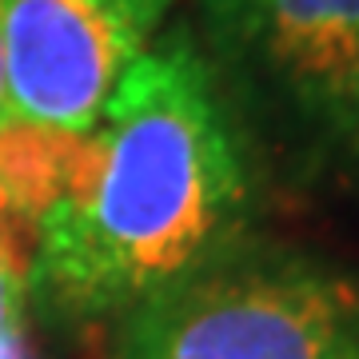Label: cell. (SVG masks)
Masks as SVG:
<instances>
[{"label": "cell", "mask_w": 359, "mask_h": 359, "mask_svg": "<svg viewBox=\"0 0 359 359\" xmlns=\"http://www.w3.org/2000/svg\"><path fill=\"white\" fill-rule=\"evenodd\" d=\"M0 359H28V351H25V332L4 335V339H0Z\"/></svg>", "instance_id": "cell-7"}, {"label": "cell", "mask_w": 359, "mask_h": 359, "mask_svg": "<svg viewBox=\"0 0 359 359\" xmlns=\"http://www.w3.org/2000/svg\"><path fill=\"white\" fill-rule=\"evenodd\" d=\"M108 359H359V271L252 231L108 323Z\"/></svg>", "instance_id": "cell-3"}, {"label": "cell", "mask_w": 359, "mask_h": 359, "mask_svg": "<svg viewBox=\"0 0 359 359\" xmlns=\"http://www.w3.org/2000/svg\"><path fill=\"white\" fill-rule=\"evenodd\" d=\"M104 172L32 228L28 299L48 327L112 323L252 236L259 168L192 25L124 68L100 112Z\"/></svg>", "instance_id": "cell-1"}, {"label": "cell", "mask_w": 359, "mask_h": 359, "mask_svg": "<svg viewBox=\"0 0 359 359\" xmlns=\"http://www.w3.org/2000/svg\"><path fill=\"white\" fill-rule=\"evenodd\" d=\"M84 152V136L28 120H0V192L8 196L16 219H36L65 196Z\"/></svg>", "instance_id": "cell-5"}, {"label": "cell", "mask_w": 359, "mask_h": 359, "mask_svg": "<svg viewBox=\"0 0 359 359\" xmlns=\"http://www.w3.org/2000/svg\"><path fill=\"white\" fill-rule=\"evenodd\" d=\"M32 224H0V339L25 332Z\"/></svg>", "instance_id": "cell-6"}, {"label": "cell", "mask_w": 359, "mask_h": 359, "mask_svg": "<svg viewBox=\"0 0 359 359\" xmlns=\"http://www.w3.org/2000/svg\"><path fill=\"white\" fill-rule=\"evenodd\" d=\"M0 224H25V219H16L13 204H8V196L0 192Z\"/></svg>", "instance_id": "cell-9"}, {"label": "cell", "mask_w": 359, "mask_h": 359, "mask_svg": "<svg viewBox=\"0 0 359 359\" xmlns=\"http://www.w3.org/2000/svg\"><path fill=\"white\" fill-rule=\"evenodd\" d=\"M0 120H8V92H4V0H0Z\"/></svg>", "instance_id": "cell-8"}, {"label": "cell", "mask_w": 359, "mask_h": 359, "mask_svg": "<svg viewBox=\"0 0 359 359\" xmlns=\"http://www.w3.org/2000/svg\"><path fill=\"white\" fill-rule=\"evenodd\" d=\"M192 32L259 176L359 192V0H196Z\"/></svg>", "instance_id": "cell-2"}, {"label": "cell", "mask_w": 359, "mask_h": 359, "mask_svg": "<svg viewBox=\"0 0 359 359\" xmlns=\"http://www.w3.org/2000/svg\"><path fill=\"white\" fill-rule=\"evenodd\" d=\"M176 0H4L8 120L88 136Z\"/></svg>", "instance_id": "cell-4"}]
</instances>
